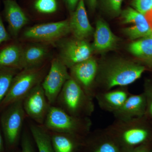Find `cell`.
<instances>
[{
  "label": "cell",
  "instance_id": "1",
  "mask_svg": "<svg viewBox=\"0 0 152 152\" xmlns=\"http://www.w3.org/2000/svg\"><path fill=\"white\" fill-rule=\"evenodd\" d=\"M144 66L122 58L109 60L99 64L96 79L98 92L120 87H127L141 77Z\"/></svg>",
  "mask_w": 152,
  "mask_h": 152
},
{
  "label": "cell",
  "instance_id": "2",
  "mask_svg": "<svg viewBox=\"0 0 152 152\" xmlns=\"http://www.w3.org/2000/svg\"><path fill=\"white\" fill-rule=\"evenodd\" d=\"M145 116L129 121L115 120L105 128L107 132L116 142L122 152H130L146 143L151 142L152 124L147 123Z\"/></svg>",
  "mask_w": 152,
  "mask_h": 152
},
{
  "label": "cell",
  "instance_id": "3",
  "mask_svg": "<svg viewBox=\"0 0 152 152\" xmlns=\"http://www.w3.org/2000/svg\"><path fill=\"white\" fill-rule=\"evenodd\" d=\"M54 105L69 115L80 118H90L95 110L94 99L71 77L64 85Z\"/></svg>",
  "mask_w": 152,
  "mask_h": 152
},
{
  "label": "cell",
  "instance_id": "4",
  "mask_svg": "<svg viewBox=\"0 0 152 152\" xmlns=\"http://www.w3.org/2000/svg\"><path fill=\"white\" fill-rule=\"evenodd\" d=\"M43 126L50 132L86 137L91 132L92 122L90 118L74 116L52 105Z\"/></svg>",
  "mask_w": 152,
  "mask_h": 152
},
{
  "label": "cell",
  "instance_id": "5",
  "mask_svg": "<svg viewBox=\"0 0 152 152\" xmlns=\"http://www.w3.org/2000/svg\"><path fill=\"white\" fill-rule=\"evenodd\" d=\"M45 72L37 67L24 69L15 76L7 94L0 104V111L18 101L23 100L36 86L42 83Z\"/></svg>",
  "mask_w": 152,
  "mask_h": 152
},
{
  "label": "cell",
  "instance_id": "6",
  "mask_svg": "<svg viewBox=\"0 0 152 152\" xmlns=\"http://www.w3.org/2000/svg\"><path fill=\"white\" fill-rule=\"evenodd\" d=\"M23 100L11 104L2 111L1 116L2 130L7 145L12 148L18 142L26 114Z\"/></svg>",
  "mask_w": 152,
  "mask_h": 152
},
{
  "label": "cell",
  "instance_id": "7",
  "mask_svg": "<svg viewBox=\"0 0 152 152\" xmlns=\"http://www.w3.org/2000/svg\"><path fill=\"white\" fill-rule=\"evenodd\" d=\"M67 69L59 59H54L42 82L41 85L51 105H54L64 85L71 77Z\"/></svg>",
  "mask_w": 152,
  "mask_h": 152
},
{
  "label": "cell",
  "instance_id": "8",
  "mask_svg": "<svg viewBox=\"0 0 152 152\" xmlns=\"http://www.w3.org/2000/svg\"><path fill=\"white\" fill-rule=\"evenodd\" d=\"M70 75L89 96L94 99L97 93L96 79L99 64L92 57L70 68Z\"/></svg>",
  "mask_w": 152,
  "mask_h": 152
},
{
  "label": "cell",
  "instance_id": "9",
  "mask_svg": "<svg viewBox=\"0 0 152 152\" xmlns=\"http://www.w3.org/2000/svg\"><path fill=\"white\" fill-rule=\"evenodd\" d=\"M41 84L34 87L24 98L23 104L27 115L38 124L43 125L52 105Z\"/></svg>",
  "mask_w": 152,
  "mask_h": 152
},
{
  "label": "cell",
  "instance_id": "10",
  "mask_svg": "<svg viewBox=\"0 0 152 152\" xmlns=\"http://www.w3.org/2000/svg\"><path fill=\"white\" fill-rule=\"evenodd\" d=\"M70 32L69 20L36 25L28 28L24 33L26 39L51 42L57 40Z\"/></svg>",
  "mask_w": 152,
  "mask_h": 152
},
{
  "label": "cell",
  "instance_id": "11",
  "mask_svg": "<svg viewBox=\"0 0 152 152\" xmlns=\"http://www.w3.org/2000/svg\"><path fill=\"white\" fill-rule=\"evenodd\" d=\"M93 52L91 45L86 40L75 38L63 43L60 46L59 59L70 68L91 57Z\"/></svg>",
  "mask_w": 152,
  "mask_h": 152
},
{
  "label": "cell",
  "instance_id": "12",
  "mask_svg": "<svg viewBox=\"0 0 152 152\" xmlns=\"http://www.w3.org/2000/svg\"><path fill=\"white\" fill-rule=\"evenodd\" d=\"M122 23L131 25L123 30L124 34L132 40L151 35L152 30L145 16L135 9L128 7L121 13Z\"/></svg>",
  "mask_w": 152,
  "mask_h": 152
},
{
  "label": "cell",
  "instance_id": "13",
  "mask_svg": "<svg viewBox=\"0 0 152 152\" xmlns=\"http://www.w3.org/2000/svg\"><path fill=\"white\" fill-rule=\"evenodd\" d=\"M3 3L2 15L7 23L8 32L12 39H16L29 21L27 14L16 0H4Z\"/></svg>",
  "mask_w": 152,
  "mask_h": 152
},
{
  "label": "cell",
  "instance_id": "14",
  "mask_svg": "<svg viewBox=\"0 0 152 152\" xmlns=\"http://www.w3.org/2000/svg\"><path fill=\"white\" fill-rule=\"evenodd\" d=\"M69 20L70 30L75 38L86 40L94 35V30L89 20L85 0H80Z\"/></svg>",
  "mask_w": 152,
  "mask_h": 152
},
{
  "label": "cell",
  "instance_id": "15",
  "mask_svg": "<svg viewBox=\"0 0 152 152\" xmlns=\"http://www.w3.org/2000/svg\"><path fill=\"white\" fill-rule=\"evenodd\" d=\"M83 146L87 152H122L105 129L91 131L85 138Z\"/></svg>",
  "mask_w": 152,
  "mask_h": 152
},
{
  "label": "cell",
  "instance_id": "16",
  "mask_svg": "<svg viewBox=\"0 0 152 152\" xmlns=\"http://www.w3.org/2000/svg\"><path fill=\"white\" fill-rule=\"evenodd\" d=\"M146 100L144 93L132 94L121 108L113 113L115 120L126 121L144 117L146 111Z\"/></svg>",
  "mask_w": 152,
  "mask_h": 152
},
{
  "label": "cell",
  "instance_id": "17",
  "mask_svg": "<svg viewBox=\"0 0 152 152\" xmlns=\"http://www.w3.org/2000/svg\"><path fill=\"white\" fill-rule=\"evenodd\" d=\"M91 46L93 51L102 53L111 50L118 45L119 39L114 34L107 22L102 18L98 19L94 34Z\"/></svg>",
  "mask_w": 152,
  "mask_h": 152
},
{
  "label": "cell",
  "instance_id": "18",
  "mask_svg": "<svg viewBox=\"0 0 152 152\" xmlns=\"http://www.w3.org/2000/svg\"><path fill=\"white\" fill-rule=\"evenodd\" d=\"M130 94L126 87H117L114 89L98 92L94 99L102 110L113 114L121 107Z\"/></svg>",
  "mask_w": 152,
  "mask_h": 152
},
{
  "label": "cell",
  "instance_id": "19",
  "mask_svg": "<svg viewBox=\"0 0 152 152\" xmlns=\"http://www.w3.org/2000/svg\"><path fill=\"white\" fill-rule=\"evenodd\" d=\"M48 132L55 152H77L84 143L86 137Z\"/></svg>",
  "mask_w": 152,
  "mask_h": 152
},
{
  "label": "cell",
  "instance_id": "20",
  "mask_svg": "<svg viewBox=\"0 0 152 152\" xmlns=\"http://www.w3.org/2000/svg\"><path fill=\"white\" fill-rule=\"evenodd\" d=\"M11 40L0 45V66L22 70L23 48Z\"/></svg>",
  "mask_w": 152,
  "mask_h": 152
},
{
  "label": "cell",
  "instance_id": "21",
  "mask_svg": "<svg viewBox=\"0 0 152 152\" xmlns=\"http://www.w3.org/2000/svg\"><path fill=\"white\" fill-rule=\"evenodd\" d=\"M47 54V48L40 45L30 46L23 49L22 70L39 66Z\"/></svg>",
  "mask_w": 152,
  "mask_h": 152
},
{
  "label": "cell",
  "instance_id": "22",
  "mask_svg": "<svg viewBox=\"0 0 152 152\" xmlns=\"http://www.w3.org/2000/svg\"><path fill=\"white\" fill-rule=\"evenodd\" d=\"M30 130L39 152H55L48 131L43 125L32 124Z\"/></svg>",
  "mask_w": 152,
  "mask_h": 152
},
{
  "label": "cell",
  "instance_id": "23",
  "mask_svg": "<svg viewBox=\"0 0 152 152\" xmlns=\"http://www.w3.org/2000/svg\"><path fill=\"white\" fill-rule=\"evenodd\" d=\"M128 50L133 56L141 59L152 61V37L150 35L141 38L131 43Z\"/></svg>",
  "mask_w": 152,
  "mask_h": 152
},
{
  "label": "cell",
  "instance_id": "24",
  "mask_svg": "<svg viewBox=\"0 0 152 152\" xmlns=\"http://www.w3.org/2000/svg\"><path fill=\"white\" fill-rule=\"evenodd\" d=\"M29 7L36 14L51 15L57 14L61 7L60 0H31Z\"/></svg>",
  "mask_w": 152,
  "mask_h": 152
},
{
  "label": "cell",
  "instance_id": "25",
  "mask_svg": "<svg viewBox=\"0 0 152 152\" xmlns=\"http://www.w3.org/2000/svg\"><path fill=\"white\" fill-rule=\"evenodd\" d=\"M18 70L0 66V104L7 94L12 79Z\"/></svg>",
  "mask_w": 152,
  "mask_h": 152
},
{
  "label": "cell",
  "instance_id": "26",
  "mask_svg": "<svg viewBox=\"0 0 152 152\" xmlns=\"http://www.w3.org/2000/svg\"><path fill=\"white\" fill-rule=\"evenodd\" d=\"M102 9L110 16L115 18L121 15L123 0H100Z\"/></svg>",
  "mask_w": 152,
  "mask_h": 152
},
{
  "label": "cell",
  "instance_id": "27",
  "mask_svg": "<svg viewBox=\"0 0 152 152\" xmlns=\"http://www.w3.org/2000/svg\"><path fill=\"white\" fill-rule=\"evenodd\" d=\"M144 94L146 100V111L145 117L152 120V83L148 82L145 84Z\"/></svg>",
  "mask_w": 152,
  "mask_h": 152
},
{
  "label": "cell",
  "instance_id": "28",
  "mask_svg": "<svg viewBox=\"0 0 152 152\" xmlns=\"http://www.w3.org/2000/svg\"><path fill=\"white\" fill-rule=\"evenodd\" d=\"M132 5L134 9L145 16L152 10V0H132Z\"/></svg>",
  "mask_w": 152,
  "mask_h": 152
},
{
  "label": "cell",
  "instance_id": "29",
  "mask_svg": "<svg viewBox=\"0 0 152 152\" xmlns=\"http://www.w3.org/2000/svg\"><path fill=\"white\" fill-rule=\"evenodd\" d=\"M21 152H35L31 139L27 133L25 132L22 136Z\"/></svg>",
  "mask_w": 152,
  "mask_h": 152
},
{
  "label": "cell",
  "instance_id": "30",
  "mask_svg": "<svg viewBox=\"0 0 152 152\" xmlns=\"http://www.w3.org/2000/svg\"><path fill=\"white\" fill-rule=\"evenodd\" d=\"M10 35L6 30L3 23L2 16L0 12V45L12 39Z\"/></svg>",
  "mask_w": 152,
  "mask_h": 152
},
{
  "label": "cell",
  "instance_id": "31",
  "mask_svg": "<svg viewBox=\"0 0 152 152\" xmlns=\"http://www.w3.org/2000/svg\"><path fill=\"white\" fill-rule=\"evenodd\" d=\"M67 10L71 15L76 10L80 0H62Z\"/></svg>",
  "mask_w": 152,
  "mask_h": 152
},
{
  "label": "cell",
  "instance_id": "32",
  "mask_svg": "<svg viewBox=\"0 0 152 152\" xmlns=\"http://www.w3.org/2000/svg\"><path fill=\"white\" fill-rule=\"evenodd\" d=\"M152 149L151 143L149 142L139 146L130 152H151Z\"/></svg>",
  "mask_w": 152,
  "mask_h": 152
},
{
  "label": "cell",
  "instance_id": "33",
  "mask_svg": "<svg viewBox=\"0 0 152 152\" xmlns=\"http://www.w3.org/2000/svg\"><path fill=\"white\" fill-rule=\"evenodd\" d=\"M89 9L91 11H94L96 7L97 0H85Z\"/></svg>",
  "mask_w": 152,
  "mask_h": 152
},
{
  "label": "cell",
  "instance_id": "34",
  "mask_svg": "<svg viewBox=\"0 0 152 152\" xmlns=\"http://www.w3.org/2000/svg\"><path fill=\"white\" fill-rule=\"evenodd\" d=\"M145 16L148 20V22L150 25V26H151L152 30V10L149 12L148 13L146 14Z\"/></svg>",
  "mask_w": 152,
  "mask_h": 152
},
{
  "label": "cell",
  "instance_id": "35",
  "mask_svg": "<svg viewBox=\"0 0 152 152\" xmlns=\"http://www.w3.org/2000/svg\"><path fill=\"white\" fill-rule=\"evenodd\" d=\"M0 152H4V142L0 130Z\"/></svg>",
  "mask_w": 152,
  "mask_h": 152
},
{
  "label": "cell",
  "instance_id": "36",
  "mask_svg": "<svg viewBox=\"0 0 152 152\" xmlns=\"http://www.w3.org/2000/svg\"><path fill=\"white\" fill-rule=\"evenodd\" d=\"M151 66H152V61L151 62Z\"/></svg>",
  "mask_w": 152,
  "mask_h": 152
},
{
  "label": "cell",
  "instance_id": "37",
  "mask_svg": "<svg viewBox=\"0 0 152 152\" xmlns=\"http://www.w3.org/2000/svg\"><path fill=\"white\" fill-rule=\"evenodd\" d=\"M19 152V151H16V152Z\"/></svg>",
  "mask_w": 152,
  "mask_h": 152
},
{
  "label": "cell",
  "instance_id": "38",
  "mask_svg": "<svg viewBox=\"0 0 152 152\" xmlns=\"http://www.w3.org/2000/svg\"><path fill=\"white\" fill-rule=\"evenodd\" d=\"M151 152H152V149L151 150Z\"/></svg>",
  "mask_w": 152,
  "mask_h": 152
},
{
  "label": "cell",
  "instance_id": "39",
  "mask_svg": "<svg viewBox=\"0 0 152 152\" xmlns=\"http://www.w3.org/2000/svg\"><path fill=\"white\" fill-rule=\"evenodd\" d=\"M151 123H152V121L151 122Z\"/></svg>",
  "mask_w": 152,
  "mask_h": 152
},
{
  "label": "cell",
  "instance_id": "40",
  "mask_svg": "<svg viewBox=\"0 0 152 152\" xmlns=\"http://www.w3.org/2000/svg\"><path fill=\"white\" fill-rule=\"evenodd\" d=\"M4 1V0H2V1Z\"/></svg>",
  "mask_w": 152,
  "mask_h": 152
}]
</instances>
